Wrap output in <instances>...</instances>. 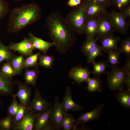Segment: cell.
<instances>
[{"mask_svg":"<svg viewBox=\"0 0 130 130\" xmlns=\"http://www.w3.org/2000/svg\"><path fill=\"white\" fill-rule=\"evenodd\" d=\"M46 25L57 51L61 54L65 53L76 41L75 32L58 12H53L47 17Z\"/></svg>","mask_w":130,"mask_h":130,"instance_id":"obj_1","label":"cell"},{"mask_svg":"<svg viewBox=\"0 0 130 130\" xmlns=\"http://www.w3.org/2000/svg\"><path fill=\"white\" fill-rule=\"evenodd\" d=\"M41 15V9L36 3L15 8L10 12L7 31L10 33L19 32L27 26L39 21Z\"/></svg>","mask_w":130,"mask_h":130,"instance_id":"obj_2","label":"cell"},{"mask_svg":"<svg viewBox=\"0 0 130 130\" xmlns=\"http://www.w3.org/2000/svg\"><path fill=\"white\" fill-rule=\"evenodd\" d=\"M86 0L74 8L67 15L66 20L75 33L83 34L85 25L84 11Z\"/></svg>","mask_w":130,"mask_h":130,"instance_id":"obj_3","label":"cell"},{"mask_svg":"<svg viewBox=\"0 0 130 130\" xmlns=\"http://www.w3.org/2000/svg\"><path fill=\"white\" fill-rule=\"evenodd\" d=\"M130 72L127 71L124 68L119 66L111 68L107 72V84L112 91H119L124 89L125 86L127 78Z\"/></svg>","mask_w":130,"mask_h":130,"instance_id":"obj_4","label":"cell"},{"mask_svg":"<svg viewBox=\"0 0 130 130\" xmlns=\"http://www.w3.org/2000/svg\"><path fill=\"white\" fill-rule=\"evenodd\" d=\"M107 13L114 31L123 35L127 34L128 24L126 18L119 12L113 11Z\"/></svg>","mask_w":130,"mask_h":130,"instance_id":"obj_5","label":"cell"},{"mask_svg":"<svg viewBox=\"0 0 130 130\" xmlns=\"http://www.w3.org/2000/svg\"><path fill=\"white\" fill-rule=\"evenodd\" d=\"M50 106L49 103L42 97L39 90L36 88L34 97L27 107L34 113L39 114L50 108Z\"/></svg>","mask_w":130,"mask_h":130,"instance_id":"obj_6","label":"cell"},{"mask_svg":"<svg viewBox=\"0 0 130 130\" xmlns=\"http://www.w3.org/2000/svg\"><path fill=\"white\" fill-rule=\"evenodd\" d=\"M64 111L62 104L59 102L58 96H56L54 106L51 108L50 117V121L55 130L61 129V125L63 117Z\"/></svg>","mask_w":130,"mask_h":130,"instance_id":"obj_7","label":"cell"},{"mask_svg":"<svg viewBox=\"0 0 130 130\" xmlns=\"http://www.w3.org/2000/svg\"><path fill=\"white\" fill-rule=\"evenodd\" d=\"M38 115L34 113L27 107L23 117L18 122L12 125V129L14 130H33L35 121Z\"/></svg>","mask_w":130,"mask_h":130,"instance_id":"obj_8","label":"cell"},{"mask_svg":"<svg viewBox=\"0 0 130 130\" xmlns=\"http://www.w3.org/2000/svg\"><path fill=\"white\" fill-rule=\"evenodd\" d=\"M107 7L94 0H86L84 11L85 18L99 17L106 12Z\"/></svg>","mask_w":130,"mask_h":130,"instance_id":"obj_9","label":"cell"},{"mask_svg":"<svg viewBox=\"0 0 130 130\" xmlns=\"http://www.w3.org/2000/svg\"><path fill=\"white\" fill-rule=\"evenodd\" d=\"M8 47L11 51L18 52L26 57L33 54V51L35 50L29 38L25 36L23 40L19 42H11Z\"/></svg>","mask_w":130,"mask_h":130,"instance_id":"obj_10","label":"cell"},{"mask_svg":"<svg viewBox=\"0 0 130 130\" xmlns=\"http://www.w3.org/2000/svg\"><path fill=\"white\" fill-rule=\"evenodd\" d=\"M114 31L107 13L99 17L98 31L95 38L99 40L104 37L113 34Z\"/></svg>","mask_w":130,"mask_h":130,"instance_id":"obj_11","label":"cell"},{"mask_svg":"<svg viewBox=\"0 0 130 130\" xmlns=\"http://www.w3.org/2000/svg\"><path fill=\"white\" fill-rule=\"evenodd\" d=\"M104 105L102 104L98 105L94 109L82 114L75 120L73 130H76L77 126L81 125L82 126L88 122L98 119L102 113Z\"/></svg>","mask_w":130,"mask_h":130,"instance_id":"obj_12","label":"cell"},{"mask_svg":"<svg viewBox=\"0 0 130 130\" xmlns=\"http://www.w3.org/2000/svg\"><path fill=\"white\" fill-rule=\"evenodd\" d=\"M91 73L88 67L84 68L78 65L71 69L68 76L70 79L77 84H80L83 82H87L90 78V75Z\"/></svg>","mask_w":130,"mask_h":130,"instance_id":"obj_13","label":"cell"},{"mask_svg":"<svg viewBox=\"0 0 130 130\" xmlns=\"http://www.w3.org/2000/svg\"><path fill=\"white\" fill-rule=\"evenodd\" d=\"M15 83L18 85V90L16 94H13L19 99L21 105L27 107L31 100V89L25 83H23L17 80Z\"/></svg>","mask_w":130,"mask_h":130,"instance_id":"obj_14","label":"cell"},{"mask_svg":"<svg viewBox=\"0 0 130 130\" xmlns=\"http://www.w3.org/2000/svg\"><path fill=\"white\" fill-rule=\"evenodd\" d=\"M64 111L67 112L69 110L76 111L82 110L83 108L81 105L74 102L72 98V93L69 86L67 87L65 95L61 103Z\"/></svg>","mask_w":130,"mask_h":130,"instance_id":"obj_15","label":"cell"},{"mask_svg":"<svg viewBox=\"0 0 130 130\" xmlns=\"http://www.w3.org/2000/svg\"><path fill=\"white\" fill-rule=\"evenodd\" d=\"M120 39V37L115 36L113 34L100 39L99 40L101 44L102 52H107L111 50L118 51L119 47L117 44Z\"/></svg>","mask_w":130,"mask_h":130,"instance_id":"obj_16","label":"cell"},{"mask_svg":"<svg viewBox=\"0 0 130 130\" xmlns=\"http://www.w3.org/2000/svg\"><path fill=\"white\" fill-rule=\"evenodd\" d=\"M99 17L85 19L84 33L86 39L95 38L98 28Z\"/></svg>","mask_w":130,"mask_h":130,"instance_id":"obj_17","label":"cell"},{"mask_svg":"<svg viewBox=\"0 0 130 130\" xmlns=\"http://www.w3.org/2000/svg\"><path fill=\"white\" fill-rule=\"evenodd\" d=\"M51 108L38 115L35 121L33 130H47L50 124Z\"/></svg>","mask_w":130,"mask_h":130,"instance_id":"obj_18","label":"cell"},{"mask_svg":"<svg viewBox=\"0 0 130 130\" xmlns=\"http://www.w3.org/2000/svg\"><path fill=\"white\" fill-rule=\"evenodd\" d=\"M29 38L35 49H38L44 54H46L49 49L55 46L53 42H49L44 40L40 38L35 36L33 33L29 34Z\"/></svg>","mask_w":130,"mask_h":130,"instance_id":"obj_19","label":"cell"},{"mask_svg":"<svg viewBox=\"0 0 130 130\" xmlns=\"http://www.w3.org/2000/svg\"><path fill=\"white\" fill-rule=\"evenodd\" d=\"M14 83L12 78L6 76L0 70V95L12 96Z\"/></svg>","mask_w":130,"mask_h":130,"instance_id":"obj_20","label":"cell"},{"mask_svg":"<svg viewBox=\"0 0 130 130\" xmlns=\"http://www.w3.org/2000/svg\"><path fill=\"white\" fill-rule=\"evenodd\" d=\"M39 66L33 69L26 68L23 75L25 83L36 88L37 80L39 73Z\"/></svg>","mask_w":130,"mask_h":130,"instance_id":"obj_21","label":"cell"},{"mask_svg":"<svg viewBox=\"0 0 130 130\" xmlns=\"http://www.w3.org/2000/svg\"><path fill=\"white\" fill-rule=\"evenodd\" d=\"M115 97L120 105L123 108L130 109V91L124 89L118 91Z\"/></svg>","mask_w":130,"mask_h":130,"instance_id":"obj_22","label":"cell"},{"mask_svg":"<svg viewBox=\"0 0 130 130\" xmlns=\"http://www.w3.org/2000/svg\"><path fill=\"white\" fill-rule=\"evenodd\" d=\"M24 56L15 55L9 62L13 68L16 75L21 74L24 69Z\"/></svg>","mask_w":130,"mask_h":130,"instance_id":"obj_23","label":"cell"},{"mask_svg":"<svg viewBox=\"0 0 130 130\" xmlns=\"http://www.w3.org/2000/svg\"><path fill=\"white\" fill-rule=\"evenodd\" d=\"M107 61H101L97 62H94L92 63L93 69L91 72V73L99 77L102 74H106L107 71H106V70L110 67Z\"/></svg>","mask_w":130,"mask_h":130,"instance_id":"obj_24","label":"cell"},{"mask_svg":"<svg viewBox=\"0 0 130 130\" xmlns=\"http://www.w3.org/2000/svg\"><path fill=\"white\" fill-rule=\"evenodd\" d=\"M87 89L91 92H100L102 91V83L99 77L94 76L87 82Z\"/></svg>","mask_w":130,"mask_h":130,"instance_id":"obj_25","label":"cell"},{"mask_svg":"<svg viewBox=\"0 0 130 130\" xmlns=\"http://www.w3.org/2000/svg\"><path fill=\"white\" fill-rule=\"evenodd\" d=\"M75 120L72 114H69L64 111L63 117L61 125V129L64 130H73Z\"/></svg>","mask_w":130,"mask_h":130,"instance_id":"obj_26","label":"cell"},{"mask_svg":"<svg viewBox=\"0 0 130 130\" xmlns=\"http://www.w3.org/2000/svg\"><path fill=\"white\" fill-rule=\"evenodd\" d=\"M14 55L8 46L2 43L0 39V64L4 61L9 62Z\"/></svg>","mask_w":130,"mask_h":130,"instance_id":"obj_27","label":"cell"},{"mask_svg":"<svg viewBox=\"0 0 130 130\" xmlns=\"http://www.w3.org/2000/svg\"><path fill=\"white\" fill-rule=\"evenodd\" d=\"M107 52V62L110 64L111 68L119 66L120 64L119 57L120 53L118 51L111 50Z\"/></svg>","mask_w":130,"mask_h":130,"instance_id":"obj_28","label":"cell"},{"mask_svg":"<svg viewBox=\"0 0 130 130\" xmlns=\"http://www.w3.org/2000/svg\"><path fill=\"white\" fill-rule=\"evenodd\" d=\"M54 59L55 58L53 56L41 53L39 57L38 65L50 69L52 67Z\"/></svg>","mask_w":130,"mask_h":130,"instance_id":"obj_29","label":"cell"},{"mask_svg":"<svg viewBox=\"0 0 130 130\" xmlns=\"http://www.w3.org/2000/svg\"><path fill=\"white\" fill-rule=\"evenodd\" d=\"M41 53L40 52L32 54L24 59L23 65L24 69L36 67L39 66L38 60L39 56Z\"/></svg>","mask_w":130,"mask_h":130,"instance_id":"obj_30","label":"cell"},{"mask_svg":"<svg viewBox=\"0 0 130 130\" xmlns=\"http://www.w3.org/2000/svg\"><path fill=\"white\" fill-rule=\"evenodd\" d=\"M98 40L95 38L86 39L83 43L81 50L84 55L86 56L88 53L98 45Z\"/></svg>","mask_w":130,"mask_h":130,"instance_id":"obj_31","label":"cell"},{"mask_svg":"<svg viewBox=\"0 0 130 130\" xmlns=\"http://www.w3.org/2000/svg\"><path fill=\"white\" fill-rule=\"evenodd\" d=\"M12 103L7 109V115L12 117L13 118L19 109L20 105L17 100L16 97L13 94Z\"/></svg>","mask_w":130,"mask_h":130,"instance_id":"obj_32","label":"cell"},{"mask_svg":"<svg viewBox=\"0 0 130 130\" xmlns=\"http://www.w3.org/2000/svg\"><path fill=\"white\" fill-rule=\"evenodd\" d=\"M101 46L98 45L97 46L89 52L86 56L88 63L95 62V58L98 56L103 55Z\"/></svg>","mask_w":130,"mask_h":130,"instance_id":"obj_33","label":"cell"},{"mask_svg":"<svg viewBox=\"0 0 130 130\" xmlns=\"http://www.w3.org/2000/svg\"><path fill=\"white\" fill-rule=\"evenodd\" d=\"M120 53L125 54L127 58L130 57V38L127 37L121 42L118 51Z\"/></svg>","mask_w":130,"mask_h":130,"instance_id":"obj_34","label":"cell"},{"mask_svg":"<svg viewBox=\"0 0 130 130\" xmlns=\"http://www.w3.org/2000/svg\"><path fill=\"white\" fill-rule=\"evenodd\" d=\"M0 70L2 74L8 77L12 78L16 75L13 68L9 62L4 63Z\"/></svg>","mask_w":130,"mask_h":130,"instance_id":"obj_35","label":"cell"},{"mask_svg":"<svg viewBox=\"0 0 130 130\" xmlns=\"http://www.w3.org/2000/svg\"><path fill=\"white\" fill-rule=\"evenodd\" d=\"M13 119L12 117L7 115L0 120V130H10L12 129Z\"/></svg>","mask_w":130,"mask_h":130,"instance_id":"obj_36","label":"cell"},{"mask_svg":"<svg viewBox=\"0 0 130 130\" xmlns=\"http://www.w3.org/2000/svg\"><path fill=\"white\" fill-rule=\"evenodd\" d=\"M9 9V5L4 0H0V20L7 14Z\"/></svg>","mask_w":130,"mask_h":130,"instance_id":"obj_37","label":"cell"},{"mask_svg":"<svg viewBox=\"0 0 130 130\" xmlns=\"http://www.w3.org/2000/svg\"><path fill=\"white\" fill-rule=\"evenodd\" d=\"M26 107L20 105L19 109L13 118L12 125L18 122L23 118Z\"/></svg>","mask_w":130,"mask_h":130,"instance_id":"obj_38","label":"cell"},{"mask_svg":"<svg viewBox=\"0 0 130 130\" xmlns=\"http://www.w3.org/2000/svg\"><path fill=\"white\" fill-rule=\"evenodd\" d=\"M130 0H113L112 5H115L120 10L130 5Z\"/></svg>","mask_w":130,"mask_h":130,"instance_id":"obj_39","label":"cell"},{"mask_svg":"<svg viewBox=\"0 0 130 130\" xmlns=\"http://www.w3.org/2000/svg\"><path fill=\"white\" fill-rule=\"evenodd\" d=\"M119 12L126 18L130 17V6L125 7L120 10Z\"/></svg>","mask_w":130,"mask_h":130,"instance_id":"obj_40","label":"cell"},{"mask_svg":"<svg viewBox=\"0 0 130 130\" xmlns=\"http://www.w3.org/2000/svg\"><path fill=\"white\" fill-rule=\"evenodd\" d=\"M81 0H68L67 5L71 7L76 6L81 4Z\"/></svg>","mask_w":130,"mask_h":130,"instance_id":"obj_41","label":"cell"},{"mask_svg":"<svg viewBox=\"0 0 130 130\" xmlns=\"http://www.w3.org/2000/svg\"><path fill=\"white\" fill-rule=\"evenodd\" d=\"M98 3L102 4L108 7L112 5L113 0H94Z\"/></svg>","mask_w":130,"mask_h":130,"instance_id":"obj_42","label":"cell"},{"mask_svg":"<svg viewBox=\"0 0 130 130\" xmlns=\"http://www.w3.org/2000/svg\"><path fill=\"white\" fill-rule=\"evenodd\" d=\"M123 68L127 71L130 72V57L127 58Z\"/></svg>","mask_w":130,"mask_h":130,"instance_id":"obj_43","label":"cell"},{"mask_svg":"<svg viewBox=\"0 0 130 130\" xmlns=\"http://www.w3.org/2000/svg\"><path fill=\"white\" fill-rule=\"evenodd\" d=\"M125 86L126 87V90L130 91V74L128 75L127 78Z\"/></svg>","mask_w":130,"mask_h":130,"instance_id":"obj_44","label":"cell"},{"mask_svg":"<svg viewBox=\"0 0 130 130\" xmlns=\"http://www.w3.org/2000/svg\"><path fill=\"white\" fill-rule=\"evenodd\" d=\"M14 1H22L24 0H13Z\"/></svg>","mask_w":130,"mask_h":130,"instance_id":"obj_45","label":"cell"},{"mask_svg":"<svg viewBox=\"0 0 130 130\" xmlns=\"http://www.w3.org/2000/svg\"><path fill=\"white\" fill-rule=\"evenodd\" d=\"M1 102L0 101V104H1Z\"/></svg>","mask_w":130,"mask_h":130,"instance_id":"obj_46","label":"cell"}]
</instances>
